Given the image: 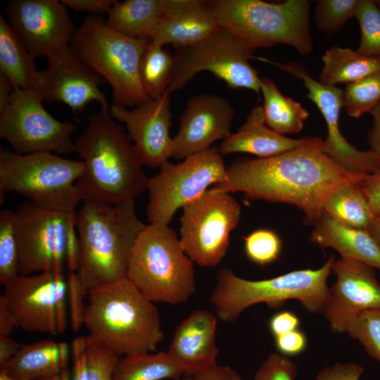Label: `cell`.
I'll return each mask as SVG.
<instances>
[{"label":"cell","mask_w":380,"mask_h":380,"mask_svg":"<svg viewBox=\"0 0 380 380\" xmlns=\"http://www.w3.org/2000/svg\"><path fill=\"white\" fill-rule=\"evenodd\" d=\"M367 175L343 170L324 152L321 138L308 137L302 145L272 157L234 160L224 180L211 188L296 206L304 213L305 223L315 225L334 192Z\"/></svg>","instance_id":"obj_1"},{"label":"cell","mask_w":380,"mask_h":380,"mask_svg":"<svg viewBox=\"0 0 380 380\" xmlns=\"http://www.w3.org/2000/svg\"><path fill=\"white\" fill-rule=\"evenodd\" d=\"M110 106L91 114L75 141V152L85 166L76 183L82 202L120 204L147 189L143 164L127 132L111 116Z\"/></svg>","instance_id":"obj_2"},{"label":"cell","mask_w":380,"mask_h":380,"mask_svg":"<svg viewBox=\"0 0 380 380\" xmlns=\"http://www.w3.org/2000/svg\"><path fill=\"white\" fill-rule=\"evenodd\" d=\"M75 223L80 243L76 272L87 295L126 278L135 241L146 225L137 215L134 200L120 204L83 201Z\"/></svg>","instance_id":"obj_3"},{"label":"cell","mask_w":380,"mask_h":380,"mask_svg":"<svg viewBox=\"0 0 380 380\" xmlns=\"http://www.w3.org/2000/svg\"><path fill=\"white\" fill-rule=\"evenodd\" d=\"M84 326L119 355L151 353L164 338L154 303L127 277L89 291Z\"/></svg>","instance_id":"obj_4"},{"label":"cell","mask_w":380,"mask_h":380,"mask_svg":"<svg viewBox=\"0 0 380 380\" xmlns=\"http://www.w3.org/2000/svg\"><path fill=\"white\" fill-rule=\"evenodd\" d=\"M308 0L271 3L261 0H210L207 6L217 25L254 50L284 44L302 56L313 49Z\"/></svg>","instance_id":"obj_5"},{"label":"cell","mask_w":380,"mask_h":380,"mask_svg":"<svg viewBox=\"0 0 380 380\" xmlns=\"http://www.w3.org/2000/svg\"><path fill=\"white\" fill-rule=\"evenodd\" d=\"M194 263L169 224L149 223L135 241L126 277L153 303L181 304L196 291Z\"/></svg>","instance_id":"obj_6"},{"label":"cell","mask_w":380,"mask_h":380,"mask_svg":"<svg viewBox=\"0 0 380 380\" xmlns=\"http://www.w3.org/2000/svg\"><path fill=\"white\" fill-rule=\"evenodd\" d=\"M331 255L317 270H295L262 280L241 278L227 267L220 270L210 296L216 317L233 322L251 305L266 303L277 305L287 300H299L310 312L321 311L329 296L327 279L334 261Z\"/></svg>","instance_id":"obj_7"},{"label":"cell","mask_w":380,"mask_h":380,"mask_svg":"<svg viewBox=\"0 0 380 380\" xmlns=\"http://www.w3.org/2000/svg\"><path fill=\"white\" fill-rule=\"evenodd\" d=\"M149 39H135L112 29L101 15H91L79 26L70 45L82 60L108 82L113 105L134 107L148 100L139 67Z\"/></svg>","instance_id":"obj_8"},{"label":"cell","mask_w":380,"mask_h":380,"mask_svg":"<svg viewBox=\"0 0 380 380\" xmlns=\"http://www.w3.org/2000/svg\"><path fill=\"white\" fill-rule=\"evenodd\" d=\"M84 163L53 153L18 154L0 149V197L15 192L41 207L75 213L83 198L76 183Z\"/></svg>","instance_id":"obj_9"},{"label":"cell","mask_w":380,"mask_h":380,"mask_svg":"<svg viewBox=\"0 0 380 380\" xmlns=\"http://www.w3.org/2000/svg\"><path fill=\"white\" fill-rule=\"evenodd\" d=\"M255 50L228 30L218 27L203 39L176 48L173 68L166 93L184 88L198 73L208 71L232 89L260 94V77L249 60Z\"/></svg>","instance_id":"obj_10"},{"label":"cell","mask_w":380,"mask_h":380,"mask_svg":"<svg viewBox=\"0 0 380 380\" xmlns=\"http://www.w3.org/2000/svg\"><path fill=\"white\" fill-rule=\"evenodd\" d=\"M227 167L218 149L210 148L182 162H165L148 177L146 208L149 223L169 224L177 210L225 179Z\"/></svg>","instance_id":"obj_11"},{"label":"cell","mask_w":380,"mask_h":380,"mask_svg":"<svg viewBox=\"0 0 380 380\" xmlns=\"http://www.w3.org/2000/svg\"><path fill=\"white\" fill-rule=\"evenodd\" d=\"M182 209L179 241L184 253L199 266L217 265L227 252L230 233L239 222V202L229 193L210 187Z\"/></svg>","instance_id":"obj_12"},{"label":"cell","mask_w":380,"mask_h":380,"mask_svg":"<svg viewBox=\"0 0 380 380\" xmlns=\"http://www.w3.org/2000/svg\"><path fill=\"white\" fill-rule=\"evenodd\" d=\"M76 126L47 112L38 92L15 87L5 110L0 113V138L18 154L75 152L72 135Z\"/></svg>","instance_id":"obj_13"},{"label":"cell","mask_w":380,"mask_h":380,"mask_svg":"<svg viewBox=\"0 0 380 380\" xmlns=\"http://www.w3.org/2000/svg\"><path fill=\"white\" fill-rule=\"evenodd\" d=\"M75 213L50 210L30 201L17 208L14 224L19 274L62 272L68 234L76 224Z\"/></svg>","instance_id":"obj_14"},{"label":"cell","mask_w":380,"mask_h":380,"mask_svg":"<svg viewBox=\"0 0 380 380\" xmlns=\"http://www.w3.org/2000/svg\"><path fill=\"white\" fill-rule=\"evenodd\" d=\"M253 58L274 65L302 81L308 91L306 97L315 104L326 122L327 135L323 140V151L336 165L348 172L362 175L379 169L378 157L371 149H357L341 132L339 115L343 107V90L315 80L300 63H279L262 56Z\"/></svg>","instance_id":"obj_15"},{"label":"cell","mask_w":380,"mask_h":380,"mask_svg":"<svg viewBox=\"0 0 380 380\" xmlns=\"http://www.w3.org/2000/svg\"><path fill=\"white\" fill-rule=\"evenodd\" d=\"M46 58L47 67L39 70L34 87L43 101L63 103L75 115L92 101L100 107L109 106L106 94L99 89L105 80L82 60L70 44Z\"/></svg>","instance_id":"obj_16"},{"label":"cell","mask_w":380,"mask_h":380,"mask_svg":"<svg viewBox=\"0 0 380 380\" xmlns=\"http://www.w3.org/2000/svg\"><path fill=\"white\" fill-rule=\"evenodd\" d=\"M7 23L27 50L46 57L69 44L75 32L68 8L58 0H11L4 9Z\"/></svg>","instance_id":"obj_17"},{"label":"cell","mask_w":380,"mask_h":380,"mask_svg":"<svg viewBox=\"0 0 380 380\" xmlns=\"http://www.w3.org/2000/svg\"><path fill=\"white\" fill-rule=\"evenodd\" d=\"M234 115L231 103L222 96L199 94L189 98L172 138L171 158L183 160L226 139L232 134Z\"/></svg>","instance_id":"obj_18"},{"label":"cell","mask_w":380,"mask_h":380,"mask_svg":"<svg viewBox=\"0 0 380 380\" xmlns=\"http://www.w3.org/2000/svg\"><path fill=\"white\" fill-rule=\"evenodd\" d=\"M110 113L114 120L125 124L126 132L143 165L160 167L171 158L170 94L149 99L132 109L112 104Z\"/></svg>","instance_id":"obj_19"},{"label":"cell","mask_w":380,"mask_h":380,"mask_svg":"<svg viewBox=\"0 0 380 380\" xmlns=\"http://www.w3.org/2000/svg\"><path fill=\"white\" fill-rule=\"evenodd\" d=\"M331 271L336 279L329 288L322 312L333 332H345L352 317L365 310L380 308V282L374 268L360 262L341 258Z\"/></svg>","instance_id":"obj_20"},{"label":"cell","mask_w":380,"mask_h":380,"mask_svg":"<svg viewBox=\"0 0 380 380\" xmlns=\"http://www.w3.org/2000/svg\"><path fill=\"white\" fill-rule=\"evenodd\" d=\"M52 272L18 274L2 295L17 327L30 332L57 334Z\"/></svg>","instance_id":"obj_21"},{"label":"cell","mask_w":380,"mask_h":380,"mask_svg":"<svg viewBox=\"0 0 380 380\" xmlns=\"http://www.w3.org/2000/svg\"><path fill=\"white\" fill-rule=\"evenodd\" d=\"M217 320L210 312L198 310L177 326L167 352L184 376H193L217 365Z\"/></svg>","instance_id":"obj_22"},{"label":"cell","mask_w":380,"mask_h":380,"mask_svg":"<svg viewBox=\"0 0 380 380\" xmlns=\"http://www.w3.org/2000/svg\"><path fill=\"white\" fill-rule=\"evenodd\" d=\"M206 1L166 0L164 15L150 37L162 46L194 44L218 28Z\"/></svg>","instance_id":"obj_23"},{"label":"cell","mask_w":380,"mask_h":380,"mask_svg":"<svg viewBox=\"0 0 380 380\" xmlns=\"http://www.w3.org/2000/svg\"><path fill=\"white\" fill-rule=\"evenodd\" d=\"M307 139H291L277 133L266 125L262 106L256 105L237 131L222 141L218 150L222 156L246 153L269 158L293 149Z\"/></svg>","instance_id":"obj_24"},{"label":"cell","mask_w":380,"mask_h":380,"mask_svg":"<svg viewBox=\"0 0 380 380\" xmlns=\"http://www.w3.org/2000/svg\"><path fill=\"white\" fill-rule=\"evenodd\" d=\"M310 241L322 248L335 249L342 258L380 271V249L366 229L343 224L324 214L315 224Z\"/></svg>","instance_id":"obj_25"},{"label":"cell","mask_w":380,"mask_h":380,"mask_svg":"<svg viewBox=\"0 0 380 380\" xmlns=\"http://www.w3.org/2000/svg\"><path fill=\"white\" fill-rule=\"evenodd\" d=\"M166 0L116 1L108 12L107 25L128 37L149 39L162 19Z\"/></svg>","instance_id":"obj_26"},{"label":"cell","mask_w":380,"mask_h":380,"mask_svg":"<svg viewBox=\"0 0 380 380\" xmlns=\"http://www.w3.org/2000/svg\"><path fill=\"white\" fill-rule=\"evenodd\" d=\"M0 366L9 376L23 380H43L58 374L57 343L45 339L23 345L15 355Z\"/></svg>","instance_id":"obj_27"},{"label":"cell","mask_w":380,"mask_h":380,"mask_svg":"<svg viewBox=\"0 0 380 380\" xmlns=\"http://www.w3.org/2000/svg\"><path fill=\"white\" fill-rule=\"evenodd\" d=\"M34 58L1 15L0 72L6 75L15 87L32 89L39 72Z\"/></svg>","instance_id":"obj_28"},{"label":"cell","mask_w":380,"mask_h":380,"mask_svg":"<svg viewBox=\"0 0 380 380\" xmlns=\"http://www.w3.org/2000/svg\"><path fill=\"white\" fill-rule=\"evenodd\" d=\"M260 93L265 123L270 129L281 135L303 129L309 113L300 103L285 96L275 82L267 77H260Z\"/></svg>","instance_id":"obj_29"},{"label":"cell","mask_w":380,"mask_h":380,"mask_svg":"<svg viewBox=\"0 0 380 380\" xmlns=\"http://www.w3.org/2000/svg\"><path fill=\"white\" fill-rule=\"evenodd\" d=\"M319 82L328 86L349 84L380 70V58L366 57L338 45L326 50Z\"/></svg>","instance_id":"obj_30"},{"label":"cell","mask_w":380,"mask_h":380,"mask_svg":"<svg viewBox=\"0 0 380 380\" xmlns=\"http://www.w3.org/2000/svg\"><path fill=\"white\" fill-rule=\"evenodd\" d=\"M182 372L167 351L127 355L120 359L113 380H180Z\"/></svg>","instance_id":"obj_31"},{"label":"cell","mask_w":380,"mask_h":380,"mask_svg":"<svg viewBox=\"0 0 380 380\" xmlns=\"http://www.w3.org/2000/svg\"><path fill=\"white\" fill-rule=\"evenodd\" d=\"M324 214L343 224L367 230L374 217L360 183L346 185L326 201Z\"/></svg>","instance_id":"obj_32"},{"label":"cell","mask_w":380,"mask_h":380,"mask_svg":"<svg viewBox=\"0 0 380 380\" xmlns=\"http://www.w3.org/2000/svg\"><path fill=\"white\" fill-rule=\"evenodd\" d=\"M173 56L162 45L149 42L140 62L139 75L150 99L166 93L173 68Z\"/></svg>","instance_id":"obj_33"},{"label":"cell","mask_w":380,"mask_h":380,"mask_svg":"<svg viewBox=\"0 0 380 380\" xmlns=\"http://www.w3.org/2000/svg\"><path fill=\"white\" fill-rule=\"evenodd\" d=\"M380 101V70L359 80L347 84L343 90L346 113L359 118Z\"/></svg>","instance_id":"obj_34"},{"label":"cell","mask_w":380,"mask_h":380,"mask_svg":"<svg viewBox=\"0 0 380 380\" xmlns=\"http://www.w3.org/2000/svg\"><path fill=\"white\" fill-rule=\"evenodd\" d=\"M355 18L360 29L356 51L363 56L380 58V7L373 0H358Z\"/></svg>","instance_id":"obj_35"},{"label":"cell","mask_w":380,"mask_h":380,"mask_svg":"<svg viewBox=\"0 0 380 380\" xmlns=\"http://www.w3.org/2000/svg\"><path fill=\"white\" fill-rule=\"evenodd\" d=\"M345 332L380 363V308L365 310L352 317L346 324Z\"/></svg>","instance_id":"obj_36"},{"label":"cell","mask_w":380,"mask_h":380,"mask_svg":"<svg viewBox=\"0 0 380 380\" xmlns=\"http://www.w3.org/2000/svg\"><path fill=\"white\" fill-rule=\"evenodd\" d=\"M18 248L14 224V212L0 213V284L4 286L18 274Z\"/></svg>","instance_id":"obj_37"},{"label":"cell","mask_w":380,"mask_h":380,"mask_svg":"<svg viewBox=\"0 0 380 380\" xmlns=\"http://www.w3.org/2000/svg\"><path fill=\"white\" fill-rule=\"evenodd\" d=\"M316 2L314 23L320 32L332 35L355 17L358 0H318Z\"/></svg>","instance_id":"obj_38"},{"label":"cell","mask_w":380,"mask_h":380,"mask_svg":"<svg viewBox=\"0 0 380 380\" xmlns=\"http://www.w3.org/2000/svg\"><path fill=\"white\" fill-rule=\"evenodd\" d=\"M243 241L247 258L261 267L274 262L281 252V241L270 229H257L243 237Z\"/></svg>","instance_id":"obj_39"},{"label":"cell","mask_w":380,"mask_h":380,"mask_svg":"<svg viewBox=\"0 0 380 380\" xmlns=\"http://www.w3.org/2000/svg\"><path fill=\"white\" fill-rule=\"evenodd\" d=\"M86 338V360L89 380H113L120 355L96 341Z\"/></svg>","instance_id":"obj_40"},{"label":"cell","mask_w":380,"mask_h":380,"mask_svg":"<svg viewBox=\"0 0 380 380\" xmlns=\"http://www.w3.org/2000/svg\"><path fill=\"white\" fill-rule=\"evenodd\" d=\"M297 365L288 357L271 353L255 372L253 380H295Z\"/></svg>","instance_id":"obj_41"},{"label":"cell","mask_w":380,"mask_h":380,"mask_svg":"<svg viewBox=\"0 0 380 380\" xmlns=\"http://www.w3.org/2000/svg\"><path fill=\"white\" fill-rule=\"evenodd\" d=\"M67 282L71 328L77 331L84 325L87 293L76 272H69Z\"/></svg>","instance_id":"obj_42"},{"label":"cell","mask_w":380,"mask_h":380,"mask_svg":"<svg viewBox=\"0 0 380 380\" xmlns=\"http://www.w3.org/2000/svg\"><path fill=\"white\" fill-rule=\"evenodd\" d=\"M53 307L56 317L57 333H63L67 326L66 319V291L68 282L62 272H53Z\"/></svg>","instance_id":"obj_43"},{"label":"cell","mask_w":380,"mask_h":380,"mask_svg":"<svg viewBox=\"0 0 380 380\" xmlns=\"http://www.w3.org/2000/svg\"><path fill=\"white\" fill-rule=\"evenodd\" d=\"M364 372L363 367L354 362L336 363L322 369L316 376V380H359Z\"/></svg>","instance_id":"obj_44"},{"label":"cell","mask_w":380,"mask_h":380,"mask_svg":"<svg viewBox=\"0 0 380 380\" xmlns=\"http://www.w3.org/2000/svg\"><path fill=\"white\" fill-rule=\"evenodd\" d=\"M274 343L279 353L287 357L303 352L308 341L304 332L298 329L274 337Z\"/></svg>","instance_id":"obj_45"},{"label":"cell","mask_w":380,"mask_h":380,"mask_svg":"<svg viewBox=\"0 0 380 380\" xmlns=\"http://www.w3.org/2000/svg\"><path fill=\"white\" fill-rule=\"evenodd\" d=\"M360 185L374 218L380 219V169L367 175Z\"/></svg>","instance_id":"obj_46"},{"label":"cell","mask_w":380,"mask_h":380,"mask_svg":"<svg viewBox=\"0 0 380 380\" xmlns=\"http://www.w3.org/2000/svg\"><path fill=\"white\" fill-rule=\"evenodd\" d=\"M300 320L298 316L290 311H281L275 313L269 321L270 332L277 337L298 329Z\"/></svg>","instance_id":"obj_47"},{"label":"cell","mask_w":380,"mask_h":380,"mask_svg":"<svg viewBox=\"0 0 380 380\" xmlns=\"http://www.w3.org/2000/svg\"><path fill=\"white\" fill-rule=\"evenodd\" d=\"M117 0H62L67 7L77 12H87L91 15H100L108 13Z\"/></svg>","instance_id":"obj_48"},{"label":"cell","mask_w":380,"mask_h":380,"mask_svg":"<svg viewBox=\"0 0 380 380\" xmlns=\"http://www.w3.org/2000/svg\"><path fill=\"white\" fill-rule=\"evenodd\" d=\"M192 380H243L232 367L217 365L191 376Z\"/></svg>","instance_id":"obj_49"},{"label":"cell","mask_w":380,"mask_h":380,"mask_svg":"<svg viewBox=\"0 0 380 380\" xmlns=\"http://www.w3.org/2000/svg\"><path fill=\"white\" fill-rule=\"evenodd\" d=\"M373 124L369 131L367 139L370 148L378 157L380 169V101L370 110Z\"/></svg>","instance_id":"obj_50"},{"label":"cell","mask_w":380,"mask_h":380,"mask_svg":"<svg viewBox=\"0 0 380 380\" xmlns=\"http://www.w3.org/2000/svg\"><path fill=\"white\" fill-rule=\"evenodd\" d=\"M17 327L15 319L2 295L0 296V336H8Z\"/></svg>","instance_id":"obj_51"},{"label":"cell","mask_w":380,"mask_h":380,"mask_svg":"<svg viewBox=\"0 0 380 380\" xmlns=\"http://www.w3.org/2000/svg\"><path fill=\"white\" fill-rule=\"evenodd\" d=\"M23 345L11 339L8 336H0V365L15 355Z\"/></svg>","instance_id":"obj_52"},{"label":"cell","mask_w":380,"mask_h":380,"mask_svg":"<svg viewBox=\"0 0 380 380\" xmlns=\"http://www.w3.org/2000/svg\"><path fill=\"white\" fill-rule=\"evenodd\" d=\"M15 87L8 77L0 72V113L7 108Z\"/></svg>","instance_id":"obj_53"},{"label":"cell","mask_w":380,"mask_h":380,"mask_svg":"<svg viewBox=\"0 0 380 380\" xmlns=\"http://www.w3.org/2000/svg\"><path fill=\"white\" fill-rule=\"evenodd\" d=\"M72 380H89L86 352L78 357H74Z\"/></svg>","instance_id":"obj_54"},{"label":"cell","mask_w":380,"mask_h":380,"mask_svg":"<svg viewBox=\"0 0 380 380\" xmlns=\"http://www.w3.org/2000/svg\"><path fill=\"white\" fill-rule=\"evenodd\" d=\"M58 359L60 371L68 369L69 346L66 342L57 343Z\"/></svg>","instance_id":"obj_55"},{"label":"cell","mask_w":380,"mask_h":380,"mask_svg":"<svg viewBox=\"0 0 380 380\" xmlns=\"http://www.w3.org/2000/svg\"><path fill=\"white\" fill-rule=\"evenodd\" d=\"M367 231L380 249V219L374 218Z\"/></svg>","instance_id":"obj_56"},{"label":"cell","mask_w":380,"mask_h":380,"mask_svg":"<svg viewBox=\"0 0 380 380\" xmlns=\"http://www.w3.org/2000/svg\"><path fill=\"white\" fill-rule=\"evenodd\" d=\"M59 380H72L70 373L68 369L61 370L58 374Z\"/></svg>","instance_id":"obj_57"},{"label":"cell","mask_w":380,"mask_h":380,"mask_svg":"<svg viewBox=\"0 0 380 380\" xmlns=\"http://www.w3.org/2000/svg\"><path fill=\"white\" fill-rule=\"evenodd\" d=\"M0 380H23V379L13 378L9 376L8 374H7L4 371L1 370L0 371Z\"/></svg>","instance_id":"obj_58"},{"label":"cell","mask_w":380,"mask_h":380,"mask_svg":"<svg viewBox=\"0 0 380 380\" xmlns=\"http://www.w3.org/2000/svg\"><path fill=\"white\" fill-rule=\"evenodd\" d=\"M43 380H59L58 374L52 376H51V377L44 379H43Z\"/></svg>","instance_id":"obj_59"},{"label":"cell","mask_w":380,"mask_h":380,"mask_svg":"<svg viewBox=\"0 0 380 380\" xmlns=\"http://www.w3.org/2000/svg\"><path fill=\"white\" fill-rule=\"evenodd\" d=\"M180 380H192V378H191V376H184Z\"/></svg>","instance_id":"obj_60"},{"label":"cell","mask_w":380,"mask_h":380,"mask_svg":"<svg viewBox=\"0 0 380 380\" xmlns=\"http://www.w3.org/2000/svg\"><path fill=\"white\" fill-rule=\"evenodd\" d=\"M375 2L380 7V0H376Z\"/></svg>","instance_id":"obj_61"}]
</instances>
